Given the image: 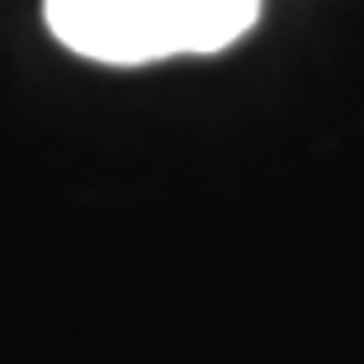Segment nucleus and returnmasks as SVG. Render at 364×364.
<instances>
[{
	"label": "nucleus",
	"mask_w": 364,
	"mask_h": 364,
	"mask_svg": "<svg viewBox=\"0 0 364 364\" xmlns=\"http://www.w3.org/2000/svg\"><path fill=\"white\" fill-rule=\"evenodd\" d=\"M62 48L142 67L189 53H223L260 19V0H43Z\"/></svg>",
	"instance_id": "nucleus-1"
}]
</instances>
